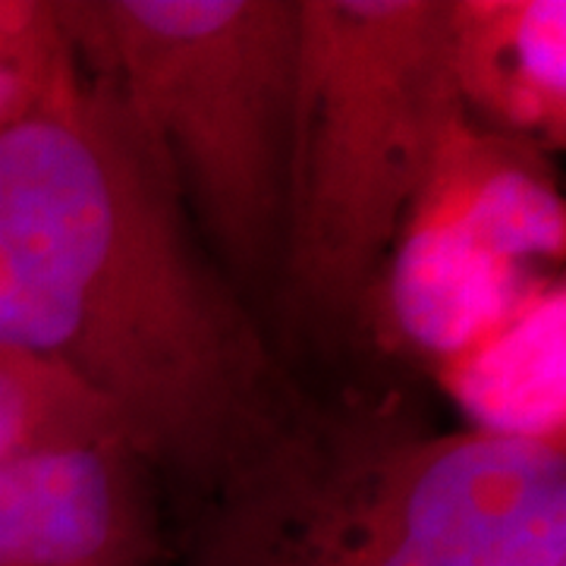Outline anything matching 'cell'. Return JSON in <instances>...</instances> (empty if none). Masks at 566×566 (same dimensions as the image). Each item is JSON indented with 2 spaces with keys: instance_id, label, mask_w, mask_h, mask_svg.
<instances>
[{
  "instance_id": "cell-7",
  "label": "cell",
  "mask_w": 566,
  "mask_h": 566,
  "mask_svg": "<svg viewBox=\"0 0 566 566\" xmlns=\"http://www.w3.org/2000/svg\"><path fill=\"white\" fill-rule=\"evenodd\" d=\"M444 54L472 120L547 155L564 148V0H444Z\"/></svg>"
},
{
  "instance_id": "cell-6",
  "label": "cell",
  "mask_w": 566,
  "mask_h": 566,
  "mask_svg": "<svg viewBox=\"0 0 566 566\" xmlns=\"http://www.w3.org/2000/svg\"><path fill=\"white\" fill-rule=\"evenodd\" d=\"M554 155L494 133L460 102L438 129L403 227H431L479 245L501 262L538 271L566 252V202Z\"/></svg>"
},
{
  "instance_id": "cell-5",
  "label": "cell",
  "mask_w": 566,
  "mask_h": 566,
  "mask_svg": "<svg viewBox=\"0 0 566 566\" xmlns=\"http://www.w3.org/2000/svg\"><path fill=\"white\" fill-rule=\"evenodd\" d=\"M151 469L123 441L0 465V566H148Z\"/></svg>"
},
{
  "instance_id": "cell-9",
  "label": "cell",
  "mask_w": 566,
  "mask_h": 566,
  "mask_svg": "<svg viewBox=\"0 0 566 566\" xmlns=\"http://www.w3.org/2000/svg\"><path fill=\"white\" fill-rule=\"evenodd\" d=\"M564 281H538L497 327L441 363V381L472 428L564 441Z\"/></svg>"
},
{
  "instance_id": "cell-1",
  "label": "cell",
  "mask_w": 566,
  "mask_h": 566,
  "mask_svg": "<svg viewBox=\"0 0 566 566\" xmlns=\"http://www.w3.org/2000/svg\"><path fill=\"white\" fill-rule=\"evenodd\" d=\"M0 346L61 365L208 506L308 409L117 102L76 73L0 126Z\"/></svg>"
},
{
  "instance_id": "cell-10",
  "label": "cell",
  "mask_w": 566,
  "mask_h": 566,
  "mask_svg": "<svg viewBox=\"0 0 566 566\" xmlns=\"http://www.w3.org/2000/svg\"><path fill=\"white\" fill-rule=\"evenodd\" d=\"M126 441L120 416L61 365L0 346V465L66 447Z\"/></svg>"
},
{
  "instance_id": "cell-3",
  "label": "cell",
  "mask_w": 566,
  "mask_h": 566,
  "mask_svg": "<svg viewBox=\"0 0 566 566\" xmlns=\"http://www.w3.org/2000/svg\"><path fill=\"white\" fill-rule=\"evenodd\" d=\"M54 13L223 274L277 281L300 0H70Z\"/></svg>"
},
{
  "instance_id": "cell-4",
  "label": "cell",
  "mask_w": 566,
  "mask_h": 566,
  "mask_svg": "<svg viewBox=\"0 0 566 566\" xmlns=\"http://www.w3.org/2000/svg\"><path fill=\"white\" fill-rule=\"evenodd\" d=\"M453 104L444 0H300L277 274L300 318L371 322Z\"/></svg>"
},
{
  "instance_id": "cell-2",
  "label": "cell",
  "mask_w": 566,
  "mask_h": 566,
  "mask_svg": "<svg viewBox=\"0 0 566 566\" xmlns=\"http://www.w3.org/2000/svg\"><path fill=\"white\" fill-rule=\"evenodd\" d=\"M189 566H566V444L308 406Z\"/></svg>"
},
{
  "instance_id": "cell-8",
  "label": "cell",
  "mask_w": 566,
  "mask_h": 566,
  "mask_svg": "<svg viewBox=\"0 0 566 566\" xmlns=\"http://www.w3.org/2000/svg\"><path fill=\"white\" fill-rule=\"evenodd\" d=\"M538 274L431 227H403L375 296L371 322L434 365L504 322Z\"/></svg>"
}]
</instances>
